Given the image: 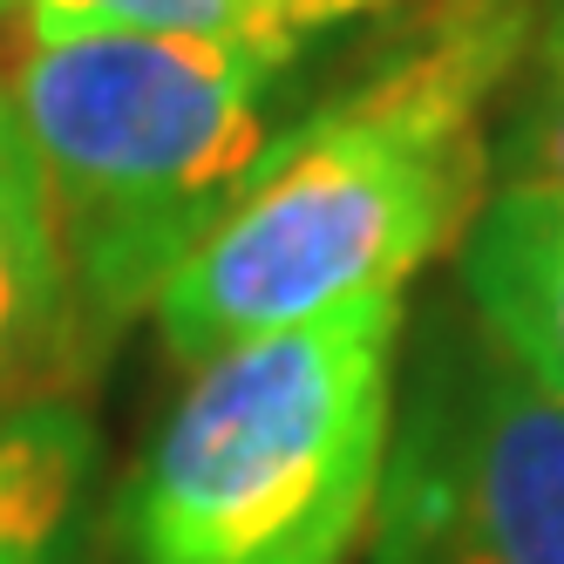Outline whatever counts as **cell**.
Wrapping results in <instances>:
<instances>
[{"label": "cell", "mask_w": 564, "mask_h": 564, "mask_svg": "<svg viewBox=\"0 0 564 564\" xmlns=\"http://www.w3.org/2000/svg\"><path fill=\"white\" fill-rule=\"evenodd\" d=\"M401 300L197 360L116 503L123 564H347L394 435Z\"/></svg>", "instance_id": "cell-2"}, {"label": "cell", "mask_w": 564, "mask_h": 564, "mask_svg": "<svg viewBox=\"0 0 564 564\" xmlns=\"http://www.w3.org/2000/svg\"><path fill=\"white\" fill-rule=\"evenodd\" d=\"M96 415L75 394L0 409V564H83Z\"/></svg>", "instance_id": "cell-7"}, {"label": "cell", "mask_w": 564, "mask_h": 564, "mask_svg": "<svg viewBox=\"0 0 564 564\" xmlns=\"http://www.w3.org/2000/svg\"><path fill=\"white\" fill-rule=\"evenodd\" d=\"M0 34H21V48L96 34H205L259 55V0H0Z\"/></svg>", "instance_id": "cell-8"}, {"label": "cell", "mask_w": 564, "mask_h": 564, "mask_svg": "<svg viewBox=\"0 0 564 564\" xmlns=\"http://www.w3.org/2000/svg\"><path fill=\"white\" fill-rule=\"evenodd\" d=\"M368 538L375 564H564V409L476 327L422 354Z\"/></svg>", "instance_id": "cell-4"}, {"label": "cell", "mask_w": 564, "mask_h": 564, "mask_svg": "<svg viewBox=\"0 0 564 564\" xmlns=\"http://www.w3.org/2000/svg\"><path fill=\"white\" fill-rule=\"evenodd\" d=\"M469 327L564 409V191L510 177L463 231Z\"/></svg>", "instance_id": "cell-6"}, {"label": "cell", "mask_w": 564, "mask_h": 564, "mask_svg": "<svg viewBox=\"0 0 564 564\" xmlns=\"http://www.w3.org/2000/svg\"><path fill=\"white\" fill-rule=\"evenodd\" d=\"M538 42L531 0H435L368 83L286 130L150 313L177 360H212L401 286L463 246L490 197V102Z\"/></svg>", "instance_id": "cell-1"}, {"label": "cell", "mask_w": 564, "mask_h": 564, "mask_svg": "<svg viewBox=\"0 0 564 564\" xmlns=\"http://www.w3.org/2000/svg\"><path fill=\"white\" fill-rule=\"evenodd\" d=\"M89 368L96 360L83 347V319H75L48 191L34 171L21 109L8 96V75H0V409L68 394L75 375Z\"/></svg>", "instance_id": "cell-5"}, {"label": "cell", "mask_w": 564, "mask_h": 564, "mask_svg": "<svg viewBox=\"0 0 564 564\" xmlns=\"http://www.w3.org/2000/svg\"><path fill=\"white\" fill-rule=\"evenodd\" d=\"M272 83V62L205 34L48 42L8 68L89 360L265 164Z\"/></svg>", "instance_id": "cell-3"}, {"label": "cell", "mask_w": 564, "mask_h": 564, "mask_svg": "<svg viewBox=\"0 0 564 564\" xmlns=\"http://www.w3.org/2000/svg\"><path fill=\"white\" fill-rule=\"evenodd\" d=\"M503 150L523 184L564 191V0L544 14L538 42H531V83H523Z\"/></svg>", "instance_id": "cell-9"}, {"label": "cell", "mask_w": 564, "mask_h": 564, "mask_svg": "<svg viewBox=\"0 0 564 564\" xmlns=\"http://www.w3.org/2000/svg\"><path fill=\"white\" fill-rule=\"evenodd\" d=\"M381 8L388 0H259V55L286 75L319 34H334L347 21H368Z\"/></svg>", "instance_id": "cell-10"}]
</instances>
